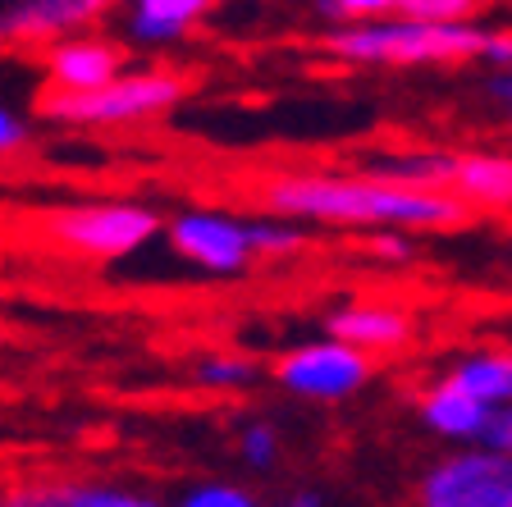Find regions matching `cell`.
<instances>
[{
	"mask_svg": "<svg viewBox=\"0 0 512 507\" xmlns=\"http://www.w3.org/2000/svg\"><path fill=\"white\" fill-rule=\"evenodd\" d=\"M266 215L298 224H339V229H458L467 220L453 192L389 188L366 174H275L256 188Z\"/></svg>",
	"mask_w": 512,
	"mask_h": 507,
	"instance_id": "obj_1",
	"label": "cell"
},
{
	"mask_svg": "<svg viewBox=\"0 0 512 507\" xmlns=\"http://www.w3.org/2000/svg\"><path fill=\"white\" fill-rule=\"evenodd\" d=\"M480 23H421L394 14L375 23H343L325 37V51L339 64H380V69H412V64H462L480 60L485 46Z\"/></svg>",
	"mask_w": 512,
	"mask_h": 507,
	"instance_id": "obj_2",
	"label": "cell"
},
{
	"mask_svg": "<svg viewBox=\"0 0 512 507\" xmlns=\"http://www.w3.org/2000/svg\"><path fill=\"white\" fill-rule=\"evenodd\" d=\"M188 92L179 74L165 69H142V74H119L115 83L96 87V92H46L42 115L55 124H83V128H119L142 124L165 110H174Z\"/></svg>",
	"mask_w": 512,
	"mask_h": 507,
	"instance_id": "obj_3",
	"label": "cell"
},
{
	"mask_svg": "<svg viewBox=\"0 0 512 507\" xmlns=\"http://www.w3.org/2000/svg\"><path fill=\"white\" fill-rule=\"evenodd\" d=\"M42 224L60 247L92 261H124L160 233V215L142 201H78L51 211Z\"/></svg>",
	"mask_w": 512,
	"mask_h": 507,
	"instance_id": "obj_4",
	"label": "cell"
},
{
	"mask_svg": "<svg viewBox=\"0 0 512 507\" xmlns=\"http://www.w3.org/2000/svg\"><path fill=\"white\" fill-rule=\"evenodd\" d=\"M412 507H512V457L480 444L439 457L416 485Z\"/></svg>",
	"mask_w": 512,
	"mask_h": 507,
	"instance_id": "obj_5",
	"label": "cell"
},
{
	"mask_svg": "<svg viewBox=\"0 0 512 507\" xmlns=\"http://www.w3.org/2000/svg\"><path fill=\"white\" fill-rule=\"evenodd\" d=\"M275 380L284 384L293 398L307 402H343L371 380V357L339 338H320V343H302L288 357H279Z\"/></svg>",
	"mask_w": 512,
	"mask_h": 507,
	"instance_id": "obj_6",
	"label": "cell"
},
{
	"mask_svg": "<svg viewBox=\"0 0 512 507\" xmlns=\"http://www.w3.org/2000/svg\"><path fill=\"white\" fill-rule=\"evenodd\" d=\"M170 247L206 275H238L256 261L252 224L224 211H183L170 220Z\"/></svg>",
	"mask_w": 512,
	"mask_h": 507,
	"instance_id": "obj_7",
	"label": "cell"
},
{
	"mask_svg": "<svg viewBox=\"0 0 512 507\" xmlns=\"http://www.w3.org/2000/svg\"><path fill=\"white\" fill-rule=\"evenodd\" d=\"M115 0H0V42L5 46H55L83 37L106 19Z\"/></svg>",
	"mask_w": 512,
	"mask_h": 507,
	"instance_id": "obj_8",
	"label": "cell"
},
{
	"mask_svg": "<svg viewBox=\"0 0 512 507\" xmlns=\"http://www.w3.org/2000/svg\"><path fill=\"white\" fill-rule=\"evenodd\" d=\"M124 51L106 37H64L46 51V78L51 92H96L119 78Z\"/></svg>",
	"mask_w": 512,
	"mask_h": 507,
	"instance_id": "obj_9",
	"label": "cell"
},
{
	"mask_svg": "<svg viewBox=\"0 0 512 507\" xmlns=\"http://www.w3.org/2000/svg\"><path fill=\"white\" fill-rule=\"evenodd\" d=\"M325 329H330V338L366 352V357L398 352L412 343V316L403 307H389V302H348L325 320Z\"/></svg>",
	"mask_w": 512,
	"mask_h": 507,
	"instance_id": "obj_10",
	"label": "cell"
},
{
	"mask_svg": "<svg viewBox=\"0 0 512 507\" xmlns=\"http://www.w3.org/2000/svg\"><path fill=\"white\" fill-rule=\"evenodd\" d=\"M416 412H421V421H426L430 434H439V439H448V444L476 448L480 439H485V425H490L494 407L476 402L471 393H462L458 384L444 375V380H435V384H426V389H421Z\"/></svg>",
	"mask_w": 512,
	"mask_h": 507,
	"instance_id": "obj_11",
	"label": "cell"
},
{
	"mask_svg": "<svg viewBox=\"0 0 512 507\" xmlns=\"http://www.w3.org/2000/svg\"><path fill=\"white\" fill-rule=\"evenodd\" d=\"M453 169H458V156L435 147H394L362 160L366 179H380L389 188H412V192H448L453 188Z\"/></svg>",
	"mask_w": 512,
	"mask_h": 507,
	"instance_id": "obj_12",
	"label": "cell"
},
{
	"mask_svg": "<svg viewBox=\"0 0 512 507\" xmlns=\"http://www.w3.org/2000/svg\"><path fill=\"white\" fill-rule=\"evenodd\" d=\"M453 197L467 211H508L512 206V156L503 151H467L453 169Z\"/></svg>",
	"mask_w": 512,
	"mask_h": 507,
	"instance_id": "obj_13",
	"label": "cell"
},
{
	"mask_svg": "<svg viewBox=\"0 0 512 507\" xmlns=\"http://www.w3.org/2000/svg\"><path fill=\"white\" fill-rule=\"evenodd\" d=\"M215 0H133L128 5V37L142 46H165L188 37L211 14Z\"/></svg>",
	"mask_w": 512,
	"mask_h": 507,
	"instance_id": "obj_14",
	"label": "cell"
},
{
	"mask_svg": "<svg viewBox=\"0 0 512 507\" xmlns=\"http://www.w3.org/2000/svg\"><path fill=\"white\" fill-rule=\"evenodd\" d=\"M448 380L458 384L462 393H471L485 407H503L512 402V352L508 348H476L462 352L448 370Z\"/></svg>",
	"mask_w": 512,
	"mask_h": 507,
	"instance_id": "obj_15",
	"label": "cell"
},
{
	"mask_svg": "<svg viewBox=\"0 0 512 507\" xmlns=\"http://www.w3.org/2000/svg\"><path fill=\"white\" fill-rule=\"evenodd\" d=\"M192 380L202 389H220V393H234L247 389L256 380V366L247 357H234V352H206L197 366H192Z\"/></svg>",
	"mask_w": 512,
	"mask_h": 507,
	"instance_id": "obj_16",
	"label": "cell"
},
{
	"mask_svg": "<svg viewBox=\"0 0 512 507\" xmlns=\"http://www.w3.org/2000/svg\"><path fill=\"white\" fill-rule=\"evenodd\" d=\"M252 224V252L256 256H293L307 247V233L298 220H284V215H256Z\"/></svg>",
	"mask_w": 512,
	"mask_h": 507,
	"instance_id": "obj_17",
	"label": "cell"
},
{
	"mask_svg": "<svg viewBox=\"0 0 512 507\" xmlns=\"http://www.w3.org/2000/svg\"><path fill=\"white\" fill-rule=\"evenodd\" d=\"M0 507H74L64 480H19L0 489Z\"/></svg>",
	"mask_w": 512,
	"mask_h": 507,
	"instance_id": "obj_18",
	"label": "cell"
},
{
	"mask_svg": "<svg viewBox=\"0 0 512 507\" xmlns=\"http://www.w3.org/2000/svg\"><path fill=\"white\" fill-rule=\"evenodd\" d=\"M238 453H243V462L252 466V471H270V466L284 457V444H279L275 425L256 421V425H243V434H238Z\"/></svg>",
	"mask_w": 512,
	"mask_h": 507,
	"instance_id": "obj_19",
	"label": "cell"
},
{
	"mask_svg": "<svg viewBox=\"0 0 512 507\" xmlns=\"http://www.w3.org/2000/svg\"><path fill=\"white\" fill-rule=\"evenodd\" d=\"M69 503L74 507H160L151 494L119 485H69Z\"/></svg>",
	"mask_w": 512,
	"mask_h": 507,
	"instance_id": "obj_20",
	"label": "cell"
},
{
	"mask_svg": "<svg viewBox=\"0 0 512 507\" xmlns=\"http://www.w3.org/2000/svg\"><path fill=\"white\" fill-rule=\"evenodd\" d=\"M480 0H407L403 14L421 23H476Z\"/></svg>",
	"mask_w": 512,
	"mask_h": 507,
	"instance_id": "obj_21",
	"label": "cell"
},
{
	"mask_svg": "<svg viewBox=\"0 0 512 507\" xmlns=\"http://www.w3.org/2000/svg\"><path fill=\"white\" fill-rule=\"evenodd\" d=\"M407 0H320V10L334 14L339 23H375L403 14Z\"/></svg>",
	"mask_w": 512,
	"mask_h": 507,
	"instance_id": "obj_22",
	"label": "cell"
},
{
	"mask_svg": "<svg viewBox=\"0 0 512 507\" xmlns=\"http://www.w3.org/2000/svg\"><path fill=\"white\" fill-rule=\"evenodd\" d=\"M174 507H261V498L247 494L238 485H224V480H211V485H197L179 498Z\"/></svg>",
	"mask_w": 512,
	"mask_h": 507,
	"instance_id": "obj_23",
	"label": "cell"
},
{
	"mask_svg": "<svg viewBox=\"0 0 512 507\" xmlns=\"http://www.w3.org/2000/svg\"><path fill=\"white\" fill-rule=\"evenodd\" d=\"M480 64H490L494 74H512V28H490L485 32Z\"/></svg>",
	"mask_w": 512,
	"mask_h": 507,
	"instance_id": "obj_24",
	"label": "cell"
},
{
	"mask_svg": "<svg viewBox=\"0 0 512 507\" xmlns=\"http://www.w3.org/2000/svg\"><path fill=\"white\" fill-rule=\"evenodd\" d=\"M480 448H490V453L512 457V402L494 407L490 425H485V439H480Z\"/></svg>",
	"mask_w": 512,
	"mask_h": 507,
	"instance_id": "obj_25",
	"label": "cell"
},
{
	"mask_svg": "<svg viewBox=\"0 0 512 507\" xmlns=\"http://www.w3.org/2000/svg\"><path fill=\"white\" fill-rule=\"evenodd\" d=\"M371 252L384 256V261H412V238H407L403 229H375Z\"/></svg>",
	"mask_w": 512,
	"mask_h": 507,
	"instance_id": "obj_26",
	"label": "cell"
},
{
	"mask_svg": "<svg viewBox=\"0 0 512 507\" xmlns=\"http://www.w3.org/2000/svg\"><path fill=\"white\" fill-rule=\"evenodd\" d=\"M23 138H28V128H23V119L14 115L10 106H0V156H10V151L23 147Z\"/></svg>",
	"mask_w": 512,
	"mask_h": 507,
	"instance_id": "obj_27",
	"label": "cell"
},
{
	"mask_svg": "<svg viewBox=\"0 0 512 507\" xmlns=\"http://www.w3.org/2000/svg\"><path fill=\"white\" fill-rule=\"evenodd\" d=\"M490 92L499 96V101H503V110H508V115H512V74H494V78H490Z\"/></svg>",
	"mask_w": 512,
	"mask_h": 507,
	"instance_id": "obj_28",
	"label": "cell"
},
{
	"mask_svg": "<svg viewBox=\"0 0 512 507\" xmlns=\"http://www.w3.org/2000/svg\"><path fill=\"white\" fill-rule=\"evenodd\" d=\"M284 507H325V498H320V494H311V489H307V494H293Z\"/></svg>",
	"mask_w": 512,
	"mask_h": 507,
	"instance_id": "obj_29",
	"label": "cell"
}]
</instances>
